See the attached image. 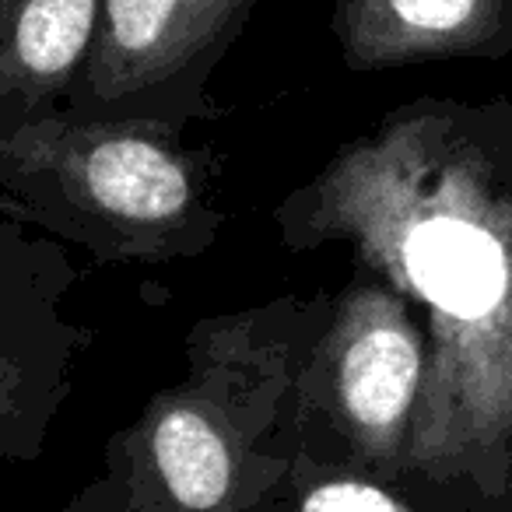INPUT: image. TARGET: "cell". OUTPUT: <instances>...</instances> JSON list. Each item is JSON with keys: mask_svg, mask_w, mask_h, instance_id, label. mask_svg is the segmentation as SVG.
<instances>
[{"mask_svg": "<svg viewBox=\"0 0 512 512\" xmlns=\"http://www.w3.org/2000/svg\"><path fill=\"white\" fill-rule=\"evenodd\" d=\"M102 0H0V99L53 95L81 71Z\"/></svg>", "mask_w": 512, "mask_h": 512, "instance_id": "5", "label": "cell"}, {"mask_svg": "<svg viewBox=\"0 0 512 512\" xmlns=\"http://www.w3.org/2000/svg\"><path fill=\"white\" fill-rule=\"evenodd\" d=\"M158 470L186 509H214L228 491V453L211 425L190 407H176L155 432Z\"/></svg>", "mask_w": 512, "mask_h": 512, "instance_id": "7", "label": "cell"}, {"mask_svg": "<svg viewBox=\"0 0 512 512\" xmlns=\"http://www.w3.org/2000/svg\"><path fill=\"white\" fill-rule=\"evenodd\" d=\"M334 36L351 67L512 57V0H337Z\"/></svg>", "mask_w": 512, "mask_h": 512, "instance_id": "3", "label": "cell"}, {"mask_svg": "<svg viewBox=\"0 0 512 512\" xmlns=\"http://www.w3.org/2000/svg\"><path fill=\"white\" fill-rule=\"evenodd\" d=\"M302 512H411L397 502L393 495H386L383 488L365 481H334L316 488L306 498Z\"/></svg>", "mask_w": 512, "mask_h": 512, "instance_id": "8", "label": "cell"}, {"mask_svg": "<svg viewBox=\"0 0 512 512\" xmlns=\"http://www.w3.org/2000/svg\"><path fill=\"white\" fill-rule=\"evenodd\" d=\"M425 383V351L411 320L390 295L358 302L355 327L341 355V397L351 421L376 446H397L418 390Z\"/></svg>", "mask_w": 512, "mask_h": 512, "instance_id": "4", "label": "cell"}, {"mask_svg": "<svg viewBox=\"0 0 512 512\" xmlns=\"http://www.w3.org/2000/svg\"><path fill=\"white\" fill-rule=\"evenodd\" d=\"M379 165L397 271L439 327L421 463L449 512H512V99L414 106Z\"/></svg>", "mask_w": 512, "mask_h": 512, "instance_id": "1", "label": "cell"}, {"mask_svg": "<svg viewBox=\"0 0 512 512\" xmlns=\"http://www.w3.org/2000/svg\"><path fill=\"white\" fill-rule=\"evenodd\" d=\"M85 179L102 207L137 221L169 218L190 197L176 158L134 134H116L95 144L85 158Z\"/></svg>", "mask_w": 512, "mask_h": 512, "instance_id": "6", "label": "cell"}, {"mask_svg": "<svg viewBox=\"0 0 512 512\" xmlns=\"http://www.w3.org/2000/svg\"><path fill=\"white\" fill-rule=\"evenodd\" d=\"M256 0H102L81 64L92 102H172L228 50Z\"/></svg>", "mask_w": 512, "mask_h": 512, "instance_id": "2", "label": "cell"}]
</instances>
